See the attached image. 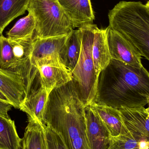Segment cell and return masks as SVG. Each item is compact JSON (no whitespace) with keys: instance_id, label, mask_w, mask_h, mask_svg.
I'll list each match as a JSON object with an SVG mask.
<instances>
[{"instance_id":"obj_12","label":"cell","mask_w":149,"mask_h":149,"mask_svg":"<svg viewBox=\"0 0 149 149\" xmlns=\"http://www.w3.org/2000/svg\"><path fill=\"white\" fill-rule=\"evenodd\" d=\"M41 85L48 93L72 80V72L65 65H46L37 67Z\"/></svg>"},{"instance_id":"obj_7","label":"cell","mask_w":149,"mask_h":149,"mask_svg":"<svg viewBox=\"0 0 149 149\" xmlns=\"http://www.w3.org/2000/svg\"><path fill=\"white\" fill-rule=\"evenodd\" d=\"M86 134L90 149H108L112 136L99 115L90 105L85 108Z\"/></svg>"},{"instance_id":"obj_11","label":"cell","mask_w":149,"mask_h":149,"mask_svg":"<svg viewBox=\"0 0 149 149\" xmlns=\"http://www.w3.org/2000/svg\"><path fill=\"white\" fill-rule=\"evenodd\" d=\"M92 57L97 77L109 64L111 58L108 43L107 28L99 29L95 25L92 46Z\"/></svg>"},{"instance_id":"obj_18","label":"cell","mask_w":149,"mask_h":149,"mask_svg":"<svg viewBox=\"0 0 149 149\" xmlns=\"http://www.w3.org/2000/svg\"><path fill=\"white\" fill-rule=\"evenodd\" d=\"M30 0H0V35L6 27L27 10Z\"/></svg>"},{"instance_id":"obj_4","label":"cell","mask_w":149,"mask_h":149,"mask_svg":"<svg viewBox=\"0 0 149 149\" xmlns=\"http://www.w3.org/2000/svg\"><path fill=\"white\" fill-rule=\"evenodd\" d=\"M95 25L92 24L79 28L81 32V50L78 63L72 72V81L85 107L93 103L97 92L98 78L92 53Z\"/></svg>"},{"instance_id":"obj_10","label":"cell","mask_w":149,"mask_h":149,"mask_svg":"<svg viewBox=\"0 0 149 149\" xmlns=\"http://www.w3.org/2000/svg\"><path fill=\"white\" fill-rule=\"evenodd\" d=\"M73 29L92 24L94 13L90 0H58Z\"/></svg>"},{"instance_id":"obj_26","label":"cell","mask_w":149,"mask_h":149,"mask_svg":"<svg viewBox=\"0 0 149 149\" xmlns=\"http://www.w3.org/2000/svg\"><path fill=\"white\" fill-rule=\"evenodd\" d=\"M0 100L3 101L5 102H8V103H10L9 101L7 99V97H6L1 92H0ZM10 104H11V103H10ZM11 105H12V104H11Z\"/></svg>"},{"instance_id":"obj_22","label":"cell","mask_w":149,"mask_h":149,"mask_svg":"<svg viewBox=\"0 0 149 149\" xmlns=\"http://www.w3.org/2000/svg\"><path fill=\"white\" fill-rule=\"evenodd\" d=\"M148 143L135 140L129 132L112 136L108 149H148Z\"/></svg>"},{"instance_id":"obj_29","label":"cell","mask_w":149,"mask_h":149,"mask_svg":"<svg viewBox=\"0 0 149 149\" xmlns=\"http://www.w3.org/2000/svg\"><path fill=\"white\" fill-rule=\"evenodd\" d=\"M148 108L149 109V107H148Z\"/></svg>"},{"instance_id":"obj_25","label":"cell","mask_w":149,"mask_h":149,"mask_svg":"<svg viewBox=\"0 0 149 149\" xmlns=\"http://www.w3.org/2000/svg\"><path fill=\"white\" fill-rule=\"evenodd\" d=\"M13 106L10 103L0 100V115L6 118H10L8 113Z\"/></svg>"},{"instance_id":"obj_19","label":"cell","mask_w":149,"mask_h":149,"mask_svg":"<svg viewBox=\"0 0 149 149\" xmlns=\"http://www.w3.org/2000/svg\"><path fill=\"white\" fill-rule=\"evenodd\" d=\"M0 149H22L15 121L0 115Z\"/></svg>"},{"instance_id":"obj_3","label":"cell","mask_w":149,"mask_h":149,"mask_svg":"<svg viewBox=\"0 0 149 149\" xmlns=\"http://www.w3.org/2000/svg\"><path fill=\"white\" fill-rule=\"evenodd\" d=\"M109 27L120 34L149 61V13L141 1H121L108 14Z\"/></svg>"},{"instance_id":"obj_16","label":"cell","mask_w":149,"mask_h":149,"mask_svg":"<svg viewBox=\"0 0 149 149\" xmlns=\"http://www.w3.org/2000/svg\"><path fill=\"white\" fill-rule=\"evenodd\" d=\"M89 105L99 115L112 136L128 132L123 124L118 109L94 103Z\"/></svg>"},{"instance_id":"obj_27","label":"cell","mask_w":149,"mask_h":149,"mask_svg":"<svg viewBox=\"0 0 149 149\" xmlns=\"http://www.w3.org/2000/svg\"><path fill=\"white\" fill-rule=\"evenodd\" d=\"M145 6H146V8H147V10H148L149 13V0L145 4Z\"/></svg>"},{"instance_id":"obj_17","label":"cell","mask_w":149,"mask_h":149,"mask_svg":"<svg viewBox=\"0 0 149 149\" xmlns=\"http://www.w3.org/2000/svg\"><path fill=\"white\" fill-rule=\"evenodd\" d=\"M44 125L28 117V124L22 139V149H47Z\"/></svg>"},{"instance_id":"obj_28","label":"cell","mask_w":149,"mask_h":149,"mask_svg":"<svg viewBox=\"0 0 149 149\" xmlns=\"http://www.w3.org/2000/svg\"><path fill=\"white\" fill-rule=\"evenodd\" d=\"M148 149H149V144Z\"/></svg>"},{"instance_id":"obj_6","label":"cell","mask_w":149,"mask_h":149,"mask_svg":"<svg viewBox=\"0 0 149 149\" xmlns=\"http://www.w3.org/2000/svg\"><path fill=\"white\" fill-rule=\"evenodd\" d=\"M107 35L111 58L136 68L143 67L141 56L125 38L109 26Z\"/></svg>"},{"instance_id":"obj_21","label":"cell","mask_w":149,"mask_h":149,"mask_svg":"<svg viewBox=\"0 0 149 149\" xmlns=\"http://www.w3.org/2000/svg\"><path fill=\"white\" fill-rule=\"evenodd\" d=\"M36 28L35 17L29 12L28 15L19 19L7 33L9 39H20L33 37Z\"/></svg>"},{"instance_id":"obj_1","label":"cell","mask_w":149,"mask_h":149,"mask_svg":"<svg viewBox=\"0 0 149 149\" xmlns=\"http://www.w3.org/2000/svg\"><path fill=\"white\" fill-rule=\"evenodd\" d=\"M93 103L117 109L144 107L149 103V72L112 58L99 74Z\"/></svg>"},{"instance_id":"obj_23","label":"cell","mask_w":149,"mask_h":149,"mask_svg":"<svg viewBox=\"0 0 149 149\" xmlns=\"http://www.w3.org/2000/svg\"><path fill=\"white\" fill-rule=\"evenodd\" d=\"M0 68L15 71L16 62L8 38L0 35Z\"/></svg>"},{"instance_id":"obj_9","label":"cell","mask_w":149,"mask_h":149,"mask_svg":"<svg viewBox=\"0 0 149 149\" xmlns=\"http://www.w3.org/2000/svg\"><path fill=\"white\" fill-rule=\"evenodd\" d=\"M0 92L13 107L19 109L27 94L24 79L17 72L0 68Z\"/></svg>"},{"instance_id":"obj_2","label":"cell","mask_w":149,"mask_h":149,"mask_svg":"<svg viewBox=\"0 0 149 149\" xmlns=\"http://www.w3.org/2000/svg\"><path fill=\"white\" fill-rule=\"evenodd\" d=\"M85 108L72 80L53 89L49 95L44 124L59 135L67 149H90Z\"/></svg>"},{"instance_id":"obj_24","label":"cell","mask_w":149,"mask_h":149,"mask_svg":"<svg viewBox=\"0 0 149 149\" xmlns=\"http://www.w3.org/2000/svg\"><path fill=\"white\" fill-rule=\"evenodd\" d=\"M44 128L47 149H67L61 136L55 130L46 124Z\"/></svg>"},{"instance_id":"obj_13","label":"cell","mask_w":149,"mask_h":149,"mask_svg":"<svg viewBox=\"0 0 149 149\" xmlns=\"http://www.w3.org/2000/svg\"><path fill=\"white\" fill-rule=\"evenodd\" d=\"M49 94L41 86L26 97L20 106V110L32 118L44 124V116Z\"/></svg>"},{"instance_id":"obj_14","label":"cell","mask_w":149,"mask_h":149,"mask_svg":"<svg viewBox=\"0 0 149 149\" xmlns=\"http://www.w3.org/2000/svg\"><path fill=\"white\" fill-rule=\"evenodd\" d=\"M69 34L45 38H38L33 36V46L29 63L50 55L59 53Z\"/></svg>"},{"instance_id":"obj_8","label":"cell","mask_w":149,"mask_h":149,"mask_svg":"<svg viewBox=\"0 0 149 149\" xmlns=\"http://www.w3.org/2000/svg\"><path fill=\"white\" fill-rule=\"evenodd\" d=\"M118 110L123 124L135 140L149 143V115L146 109L141 107Z\"/></svg>"},{"instance_id":"obj_5","label":"cell","mask_w":149,"mask_h":149,"mask_svg":"<svg viewBox=\"0 0 149 149\" xmlns=\"http://www.w3.org/2000/svg\"><path fill=\"white\" fill-rule=\"evenodd\" d=\"M27 10L33 15L36 20L35 37L65 36L73 30L58 0H30Z\"/></svg>"},{"instance_id":"obj_20","label":"cell","mask_w":149,"mask_h":149,"mask_svg":"<svg viewBox=\"0 0 149 149\" xmlns=\"http://www.w3.org/2000/svg\"><path fill=\"white\" fill-rule=\"evenodd\" d=\"M8 39L15 60L16 69L15 72L21 74L29 62L32 52L33 37L24 39Z\"/></svg>"},{"instance_id":"obj_15","label":"cell","mask_w":149,"mask_h":149,"mask_svg":"<svg viewBox=\"0 0 149 149\" xmlns=\"http://www.w3.org/2000/svg\"><path fill=\"white\" fill-rule=\"evenodd\" d=\"M81 32L79 29H73L69 34L64 45L59 53L62 63L71 72L74 70L80 55Z\"/></svg>"}]
</instances>
